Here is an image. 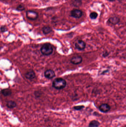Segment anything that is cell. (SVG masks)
<instances>
[{"label": "cell", "mask_w": 126, "mask_h": 127, "mask_svg": "<svg viewBox=\"0 0 126 127\" xmlns=\"http://www.w3.org/2000/svg\"><path fill=\"white\" fill-rule=\"evenodd\" d=\"M83 59L81 56H77L73 57L71 60V63L74 64H78L82 62Z\"/></svg>", "instance_id": "8"}, {"label": "cell", "mask_w": 126, "mask_h": 127, "mask_svg": "<svg viewBox=\"0 0 126 127\" xmlns=\"http://www.w3.org/2000/svg\"><path fill=\"white\" fill-rule=\"evenodd\" d=\"M25 76L27 79L32 80L36 77V74L33 71H29L26 73Z\"/></svg>", "instance_id": "9"}, {"label": "cell", "mask_w": 126, "mask_h": 127, "mask_svg": "<svg viewBox=\"0 0 126 127\" xmlns=\"http://www.w3.org/2000/svg\"><path fill=\"white\" fill-rule=\"evenodd\" d=\"M1 93L5 96H10L12 94V91L10 89H3L1 91Z\"/></svg>", "instance_id": "11"}, {"label": "cell", "mask_w": 126, "mask_h": 127, "mask_svg": "<svg viewBox=\"0 0 126 127\" xmlns=\"http://www.w3.org/2000/svg\"><path fill=\"white\" fill-rule=\"evenodd\" d=\"M53 49L52 45L49 43L44 44L40 49V51L42 54L44 55H49L53 52Z\"/></svg>", "instance_id": "2"}, {"label": "cell", "mask_w": 126, "mask_h": 127, "mask_svg": "<svg viewBox=\"0 0 126 127\" xmlns=\"http://www.w3.org/2000/svg\"><path fill=\"white\" fill-rule=\"evenodd\" d=\"M0 31L2 32H5L8 31V28L6 26H2L0 27Z\"/></svg>", "instance_id": "18"}, {"label": "cell", "mask_w": 126, "mask_h": 127, "mask_svg": "<svg viewBox=\"0 0 126 127\" xmlns=\"http://www.w3.org/2000/svg\"><path fill=\"white\" fill-rule=\"evenodd\" d=\"M16 105L17 104H16V103L14 101H11V100L8 101L6 104V106L7 107L10 109H13V108H15L16 106Z\"/></svg>", "instance_id": "12"}, {"label": "cell", "mask_w": 126, "mask_h": 127, "mask_svg": "<svg viewBox=\"0 0 126 127\" xmlns=\"http://www.w3.org/2000/svg\"><path fill=\"white\" fill-rule=\"evenodd\" d=\"M100 125V123L97 120H93L91 121L88 125V127H98Z\"/></svg>", "instance_id": "13"}, {"label": "cell", "mask_w": 126, "mask_h": 127, "mask_svg": "<svg viewBox=\"0 0 126 127\" xmlns=\"http://www.w3.org/2000/svg\"><path fill=\"white\" fill-rule=\"evenodd\" d=\"M108 0L110 2H114V1H115L116 0Z\"/></svg>", "instance_id": "20"}, {"label": "cell", "mask_w": 126, "mask_h": 127, "mask_svg": "<svg viewBox=\"0 0 126 127\" xmlns=\"http://www.w3.org/2000/svg\"><path fill=\"white\" fill-rule=\"evenodd\" d=\"M98 14L95 12H93L90 14V17L91 19H95L98 17Z\"/></svg>", "instance_id": "16"}, {"label": "cell", "mask_w": 126, "mask_h": 127, "mask_svg": "<svg viewBox=\"0 0 126 127\" xmlns=\"http://www.w3.org/2000/svg\"><path fill=\"white\" fill-rule=\"evenodd\" d=\"M67 83L64 79L61 78H56L52 82V86L55 89L57 90H61L65 88Z\"/></svg>", "instance_id": "1"}, {"label": "cell", "mask_w": 126, "mask_h": 127, "mask_svg": "<svg viewBox=\"0 0 126 127\" xmlns=\"http://www.w3.org/2000/svg\"><path fill=\"white\" fill-rule=\"evenodd\" d=\"M82 4L81 1L80 0H75L73 2V5L75 7H78L81 6Z\"/></svg>", "instance_id": "15"}, {"label": "cell", "mask_w": 126, "mask_h": 127, "mask_svg": "<svg viewBox=\"0 0 126 127\" xmlns=\"http://www.w3.org/2000/svg\"><path fill=\"white\" fill-rule=\"evenodd\" d=\"M42 31L44 34H49L52 31V29L49 26H45L42 28Z\"/></svg>", "instance_id": "14"}, {"label": "cell", "mask_w": 126, "mask_h": 127, "mask_svg": "<svg viewBox=\"0 0 126 127\" xmlns=\"http://www.w3.org/2000/svg\"><path fill=\"white\" fill-rule=\"evenodd\" d=\"M83 12L79 9H74L71 12V15L76 18H79L82 16Z\"/></svg>", "instance_id": "5"}, {"label": "cell", "mask_w": 126, "mask_h": 127, "mask_svg": "<svg viewBox=\"0 0 126 127\" xmlns=\"http://www.w3.org/2000/svg\"><path fill=\"white\" fill-rule=\"evenodd\" d=\"M75 48L80 51L83 50L86 47V44L84 41L78 40L75 44Z\"/></svg>", "instance_id": "4"}, {"label": "cell", "mask_w": 126, "mask_h": 127, "mask_svg": "<svg viewBox=\"0 0 126 127\" xmlns=\"http://www.w3.org/2000/svg\"><path fill=\"white\" fill-rule=\"evenodd\" d=\"M84 107V106H76L74 107V109L76 110H81L83 109Z\"/></svg>", "instance_id": "19"}, {"label": "cell", "mask_w": 126, "mask_h": 127, "mask_svg": "<svg viewBox=\"0 0 126 127\" xmlns=\"http://www.w3.org/2000/svg\"><path fill=\"white\" fill-rule=\"evenodd\" d=\"M108 21L111 24H112L115 25L120 22V19L118 17L114 16V17H112L109 18Z\"/></svg>", "instance_id": "10"}, {"label": "cell", "mask_w": 126, "mask_h": 127, "mask_svg": "<svg viewBox=\"0 0 126 127\" xmlns=\"http://www.w3.org/2000/svg\"><path fill=\"white\" fill-rule=\"evenodd\" d=\"M55 74L54 71L52 70H47L44 72V76L48 79H51L55 76Z\"/></svg>", "instance_id": "6"}, {"label": "cell", "mask_w": 126, "mask_h": 127, "mask_svg": "<svg viewBox=\"0 0 126 127\" xmlns=\"http://www.w3.org/2000/svg\"><path fill=\"white\" fill-rule=\"evenodd\" d=\"M25 9V8L23 6L21 5H20L16 8V10L19 11H21Z\"/></svg>", "instance_id": "17"}, {"label": "cell", "mask_w": 126, "mask_h": 127, "mask_svg": "<svg viewBox=\"0 0 126 127\" xmlns=\"http://www.w3.org/2000/svg\"><path fill=\"white\" fill-rule=\"evenodd\" d=\"M110 109H111V107L107 104H103L99 107V110L102 112H107L109 111Z\"/></svg>", "instance_id": "7"}, {"label": "cell", "mask_w": 126, "mask_h": 127, "mask_svg": "<svg viewBox=\"0 0 126 127\" xmlns=\"http://www.w3.org/2000/svg\"><path fill=\"white\" fill-rule=\"evenodd\" d=\"M26 16L27 18L31 20H34L38 18L39 15L36 12L33 11H27L26 12Z\"/></svg>", "instance_id": "3"}, {"label": "cell", "mask_w": 126, "mask_h": 127, "mask_svg": "<svg viewBox=\"0 0 126 127\" xmlns=\"http://www.w3.org/2000/svg\"><path fill=\"white\" fill-rule=\"evenodd\" d=\"M0 49H1V47L0 46Z\"/></svg>", "instance_id": "21"}]
</instances>
